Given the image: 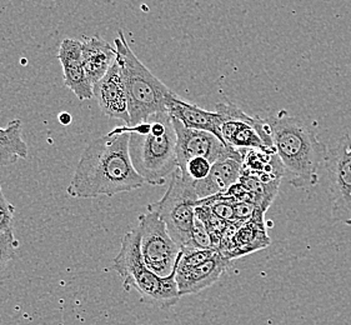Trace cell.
I'll return each mask as SVG.
<instances>
[{"label": "cell", "instance_id": "14", "mask_svg": "<svg viewBox=\"0 0 351 325\" xmlns=\"http://www.w3.org/2000/svg\"><path fill=\"white\" fill-rule=\"evenodd\" d=\"M244 156H226L213 164L210 174L206 179L194 184L199 200L224 194L232 185L239 183Z\"/></svg>", "mask_w": 351, "mask_h": 325}, {"label": "cell", "instance_id": "6", "mask_svg": "<svg viewBox=\"0 0 351 325\" xmlns=\"http://www.w3.org/2000/svg\"><path fill=\"white\" fill-rule=\"evenodd\" d=\"M197 191L194 184L186 180L179 169L170 178L168 189L160 200L148 205V212H153L164 221L168 233L179 247H193V229L195 223Z\"/></svg>", "mask_w": 351, "mask_h": 325}, {"label": "cell", "instance_id": "22", "mask_svg": "<svg viewBox=\"0 0 351 325\" xmlns=\"http://www.w3.org/2000/svg\"><path fill=\"white\" fill-rule=\"evenodd\" d=\"M58 121H59L62 125L66 127V125L71 124L73 118H71V114L63 112V113H59V115H58Z\"/></svg>", "mask_w": 351, "mask_h": 325}, {"label": "cell", "instance_id": "13", "mask_svg": "<svg viewBox=\"0 0 351 325\" xmlns=\"http://www.w3.org/2000/svg\"><path fill=\"white\" fill-rule=\"evenodd\" d=\"M58 60L63 68L65 86L71 89L79 100L93 99L94 92L92 83L85 73L82 42L71 38L64 39L59 47Z\"/></svg>", "mask_w": 351, "mask_h": 325}, {"label": "cell", "instance_id": "10", "mask_svg": "<svg viewBox=\"0 0 351 325\" xmlns=\"http://www.w3.org/2000/svg\"><path fill=\"white\" fill-rule=\"evenodd\" d=\"M173 123H174L176 138H178V142H176L178 168L194 158H205L214 164L226 156L245 154L246 150H237L226 145L220 138L213 133L205 132V130L190 129L174 118H173Z\"/></svg>", "mask_w": 351, "mask_h": 325}, {"label": "cell", "instance_id": "3", "mask_svg": "<svg viewBox=\"0 0 351 325\" xmlns=\"http://www.w3.org/2000/svg\"><path fill=\"white\" fill-rule=\"evenodd\" d=\"M130 133L129 156L145 183L164 185L178 169L176 128L168 112L153 114L136 125H124Z\"/></svg>", "mask_w": 351, "mask_h": 325}, {"label": "cell", "instance_id": "19", "mask_svg": "<svg viewBox=\"0 0 351 325\" xmlns=\"http://www.w3.org/2000/svg\"><path fill=\"white\" fill-rule=\"evenodd\" d=\"M18 247L19 241H16L13 232L0 234V273L14 259Z\"/></svg>", "mask_w": 351, "mask_h": 325}, {"label": "cell", "instance_id": "18", "mask_svg": "<svg viewBox=\"0 0 351 325\" xmlns=\"http://www.w3.org/2000/svg\"><path fill=\"white\" fill-rule=\"evenodd\" d=\"M29 149L23 139L21 121L14 119L7 128H0V165H13L19 159L28 158Z\"/></svg>", "mask_w": 351, "mask_h": 325}, {"label": "cell", "instance_id": "7", "mask_svg": "<svg viewBox=\"0 0 351 325\" xmlns=\"http://www.w3.org/2000/svg\"><path fill=\"white\" fill-rule=\"evenodd\" d=\"M221 115V141L237 150L275 152L267 119L250 117L232 101L224 99L217 104Z\"/></svg>", "mask_w": 351, "mask_h": 325}, {"label": "cell", "instance_id": "15", "mask_svg": "<svg viewBox=\"0 0 351 325\" xmlns=\"http://www.w3.org/2000/svg\"><path fill=\"white\" fill-rule=\"evenodd\" d=\"M80 42L85 73L94 86L115 63L117 49L97 36H83Z\"/></svg>", "mask_w": 351, "mask_h": 325}, {"label": "cell", "instance_id": "23", "mask_svg": "<svg viewBox=\"0 0 351 325\" xmlns=\"http://www.w3.org/2000/svg\"><path fill=\"white\" fill-rule=\"evenodd\" d=\"M62 325H64V324H62Z\"/></svg>", "mask_w": 351, "mask_h": 325}, {"label": "cell", "instance_id": "11", "mask_svg": "<svg viewBox=\"0 0 351 325\" xmlns=\"http://www.w3.org/2000/svg\"><path fill=\"white\" fill-rule=\"evenodd\" d=\"M93 92L104 115L110 119L123 121L125 125H130L127 91L117 60L106 75L93 86Z\"/></svg>", "mask_w": 351, "mask_h": 325}, {"label": "cell", "instance_id": "9", "mask_svg": "<svg viewBox=\"0 0 351 325\" xmlns=\"http://www.w3.org/2000/svg\"><path fill=\"white\" fill-rule=\"evenodd\" d=\"M325 169L329 178L331 218L351 226V134H345L328 149Z\"/></svg>", "mask_w": 351, "mask_h": 325}, {"label": "cell", "instance_id": "5", "mask_svg": "<svg viewBox=\"0 0 351 325\" xmlns=\"http://www.w3.org/2000/svg\"><path fill=\"white\" fill-rule=\"evenodd\" d=\"M112 269L123 278L124 289L136 290L143 302L162 311L173 308L182 298L176 285V273L162 278L145 265L141 255V233L138 228H134L124 235Z\"/></svg>", "mask_w": 351, "mask_h": 325}, {"label": "cell", "instance_id": "2", "mask_svg": "<svg viewBox=\"0 0 351 325\" xmlns=\"http://www.w3.org/2000/svg\"><path fill=\"white\" fill-rule=\"evenodd\" d=\"M285 177L296 189L315 186L328 148L305 121L281 110L267 119Z\"/></svg>", "mask_w": 351, "mask_h": 325}, {"label": "cell", "instance_id": "8", "mask_svg": "<svg viewBox=\"0 0 351 325\" xmlns=\"http://www.w3.org/2000/svg\"><path fill=\"white\" fill-rule=\"evenodd\" d=\"M141 252L145 265L156 276L167 278L176 273L182 247L169 235L168 229L155 213L139 215Z\"/></svg>", "mask_w": 351, "mask_h": 325}, {"label": "cell", "instance_id": "20", "mask_svg": "<svg viewBox=\"0 0 351 325\" xmlns=\"http://www.w3.org/2000/svg\"><path fill=\"white\" fill-rule=\"evenodd\" d=\"M14 212V205L8 202L0 186V234L13 232Z\"/></svg>", "mask_w": 351, "mask_h": 325}, {"label": "cell", "instance_id": "1", "mask_svg": "<svg viewBox=\"0 0 351 325\" xmlns=\"http://www.w3.org/2000/svg\"><path fill=\"white\" fill-rule=\"evenodd\" d=\"M130 133L123 127L93 141L80 156L66 189L71 198L114 197L139 189L144 179L138 174L129 156Z\"/></svg>", "mask_w": 351, "mask_h": 325}, {"label": "cell", "instance_id": "17", "mask_svg": "<svg viewBox=\"0 0 351 325\" xmlns=\"http://www.w3.org/2000/svg\"><path fill=\"white\" fill-rule=\"evenodd\" d=\"M264 213L255 214L253 219L249 220L240 226L239 230L232 237V247L229 253V259L239 258L260 249H264L270 244V239L264 228Z\"/></svg>", "mask_w": 351, "mask_h": 325}, {"label": "cell", "instance_id": "16", "mask_svg": "<svg viewBox=\"0 0 351 325\" xmlns=\"http://www.w3.org/2000/svg\"><path fill=\"white\" fill-rule=\"evenodd\" d=\"M168 113L171 118L183 123L184 125L190 129L205 130L221 139L220 128L223 119L220 114L204 110L200 106L190 104L188 101L179 98V95L170 101Z\"/></svg>", "mask_w": 351, "mask_h": 325}, {"label": "cell", "instance_id": "21", "mask_svg": "<svg viewBox=\"0 0 351 325\" xmlns=\"http://www.w3.org/2000/svg\"><path fill=\"white\" fill-rule=\"evenodd\" d=\"M193 247L197 249H214L210 234L203 221L197 219V217H195V223L193 229Z\"/></svg>", "mask_w": 351, "mask_h": 325}, {"label": "cell", "instance_id": "12", "mask_svg": "<svg viewBox=\"0 0 351 325\" xmlns=\"http://www.w3.org/2000/svg\"><path fill=\"white\" fill-rule=\"evenodd\" d=\"M230 259L217 253L206 262L189 268H180L176 265V282L179 296L199 294L218 282L230 265Z\"/></svg>", "mask_w": 351, "mask_h": 325}, {"label": "cell", "instance_id": "4", "mask_svg": "<svg viewBox=\"0 0 351 325\" xmlns=\"http://www.w3.org/2000/svg\"><path fill=\"white\" fill-rule=\"evenodd\" d=\"M114 44L117 49V63L119 64L127 91L130 115L129 127L147 121L153 114L168 112L170 101L178 97L176 93L170 91L141 63L130 49L121 29L118 30Z\"/></svg>", "mask_w": 351, "mask_h": 325}]
</instances>
